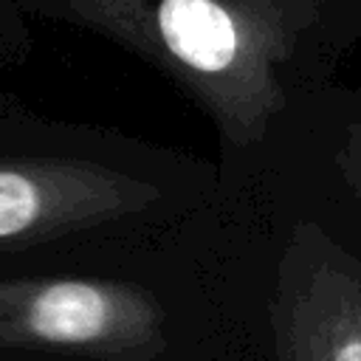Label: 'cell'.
<instances>
[{
  "instance_id": "5b68a950",
  "label": "cell",
  "mask_w": 361,
  "mask_h": 361,
  "mask_svg": "<svg viewBox=\"0 0 361 361\" xmlns=\"http://www.w3.org/2000/svg\"><path fill=\"white\" fill-rule=\"evenodd\" d=\"M338 166L344 169L347 183L361 197V144L347 133H344V144H341V152H338Z\"/></svg>"
},
{
  "instance_id": "277c9868",
  "label": "cell",
  "mask_w": 361,
  "mask_h": 361,
  "mask_svg": "<svg viewBox=\"0 0 361 361\" xmlns=\"http://www.w3.org/2000/svg\"><path fill=\"white\" fill-rule=\"evenodd\" d=\"M39 197L28 178L17 172H0V237L17 234L37 217Z\"/></svg>"
},
{
  "instance_id": "8992f818",
  "label": "cell",
  "mask_w": 361,
  "mask_h": 361,
  "mask_svg": "<svg viewBox=\"0 0 361 361\" xmlns=\"http://www.w3.org/2000/svg\"><path fill=\"white\" fill-rule=\"evenodd\" d=\"M344 133H347V135H353V138H355V141L361 144V118H355V121H350V124L344 127Z\"/></svg>"
},
{
  "instance_id": "6da1fadb",
  "label": "cell",
  "mask_w": 361,
  "mask_h": 361,
  "mask_svg": "<svg viewBox=\"0 0 361 361\" xmlns=\"http://www.w3.org/2000/svg\"><path fill=\"white\" fill-rule=\"evenodd\" d=\"M149 39L175 65L279 102L361 42V0H23Z\"/></svg>"
},
{
  "instance_id": "3957f363",
  "label": "cell",
  "mask_w": 361,
  "mask_h": 361,
  "mask_svg": "<svg viewBox=\"0 0 361 361\" xmlns=\"http://www.w3.org/2000/svg\"><path fill=\"white\" fill-rule=\"evenodd\" d=\"M28 322L48 341H87L104 330L107 302L90 285L59 282L34 299Z\"/></svg>"
},
{
  "instance_id": "7a4b0ae2",
  "label": "cell",
  "mask_w": 361,
  "mask_h": 361,
  "mask_svg": "<svg viewBox=\"0 0 361 361\" xmlns=\"http://www.w3.org/2000/svg\"><path fill=\"white\" fill-rule=\"evenodd\" d=\"M296 361H361V262L333 251L299 296L293 316Z\"/></svg>"
}]
</instances>
